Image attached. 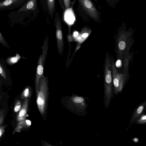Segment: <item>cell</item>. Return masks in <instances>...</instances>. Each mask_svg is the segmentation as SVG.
I'll return each instance as SVG.
<instances>
[{
	"instance_id": "6da1fadb",
	"label": "cell",
	"mask_w": 146,
	"mask_h": 146,
	"mask_svg": "<svg viewBox=\"0 0 146 146\" xmlns=\"http://www.w3.org/2000/svg\"><path fill=\"white\" fill-rule=\"evenodd\" d=\"M134 30L131 27L128 30L125 23L123 22L118 29L115 38V53L116 58L123 60L124 55L129 50L133 43Z\"/></svg>"
},
{
	"instance_id": "7a4b0ae2",
	"label": "cell",
	"mask_w": 146,
	"mask_h": 146,
	"mask_svg": "<svg viewBox=\"0 0 146 146\" xmlns=\"http://www.w3.org/2000/svg\"><path fill=\"white\" fill-rule=\"evenodd\" d=\"M130 55L129 53L125 54L123 59V70L121 72H118L115 65L113 57L111 56L112 73L113 84L115 93L117 94L121 92L123 86L129 77V65Z\"/></svg>"
},
{
	"instance_id": "3957f363",
	"label": "cell",
	"mask_w": 146,
	"mask_h": 146,
	"mask_svg": "<svg viewBox=\"0 0 146 146\" xmlns=\"http://www.w3.org/2000/svg\"><path fill=\"white\" fill-rule=\"evenodd\" d=\"M104 104L106 108L108 107L112 94L113 82L112 73L111 56L108 52L106 53L104 64Z\"/></svg>"
},
{
	"instance_id": "277c9868",
	"label": "cell",
	"mask_w": 146,
	"mask_h": 146,
	"mask_svg": "<svg viewBox=\"0 0 146 146\" xmlns=\"http://www.w3.org/2000/svg\"><path fill=\"white\" fill-rule=\"evenodd\" d=\"M77 0L82 9L90 18L97 23L100 22V13L91 0Z\"/></svg>"
},
{
	"instance_id": "5b68a950",
	"label": "cell",
	"mask_w": 146,
	"mask_h": 146,
	"mask_svg": "<svg viewBox=\"0 0 146 146\" xmlns=\"http://www.w3.org/2000/svg\"><path fill=\"white\" fill-rule=\"evenodd\" d=\"M48 38L46 36L42 46V53L40 55L37 63L36 74V83L37 85L40 77L43 75V70L45 59L48 50Z\"/></svg>"
},
{
	"instance_id": "8992f818",
	"label": "cell",
	"mask_w": 146,
	"mask_h": 146,
	"mask_svg": "<svg viewBox=\"0 0 146 146\" xmlns=\"http://www.w3.org/2000/svg\"><path fill=\"white\" fill-rule=\"evenodd\" d=\"M54 23L56 28V40L59 54L61 55L63 51L64 42L62 35L61 18L58 12L56 13Z\"/></svg>"
},
{
	"instance_id": "52a82bcc",
	"label": "cell",
	"mask_w": 146,
	"mask_h": 146,
	"mask_svg": "<svg viewBox=\"0 0 146 146\" xmlns=\"http://www.w3.org/2000/svg\"><path fill=\"white\" fill-rule=\"evenodd\" d=\"M42 4L43 9L52 19L55 11V0H43Z\"/></svg>"
},
{
	"instance_id": "ba28073f",
	"label": "cell",
	"mask_w": 146,
	"mask_h": 146,
	"mask_svg": "<svg viewBox=\"0 0 146 146\" xmlns=\"http://www.w3.org/2000/svg\"><path fill=\"white\" fill-rule=\"evenodd\" d=\"M37 4V0H29L17 11V12H24L29 11L35 10L36 8Z\"/></svg>"
},
{
	"instance_id": "9c48e42d",
	"label": "cell",
	"mask_w": 146,
	"mask_h": 146,
	"mask_svg": "<svg viewBox=\"0 0 146 146\" xmlns=\"http://www.w3.org/2000/svg\"><path fill=\"white\" fill-rule=\"evenodd\" d=\"M92 29L87 26L84 27L82 29L78 37V45L82 43L87 38L92 32Z\"/></svg>"
},
{
	"instance_id": "30bf717a",
	"label": "cell",
	"mask_w": 146,
	"mask_h": 146,
	"mask_svg": "<svg viewBox=\"0 0 146 146\" xmlns=\"http://www.w3.org/2000/svg\"><path fill=\"white\" fill-rule=\"evenodd\" d=\"M27 100H25L21 108L20 111L17 116V122H19L25 120L27 113Z\"/></svg>"
},
{
	"instance_id": "8fae6325",
	"label": "cell",
	"mask_w": 146,
	"mask_h": 146,
	"mask_svg": "<svg viewBox=\"0 0 146 146\" xmlns=\"http://www.w3.org/2000/svg\"><path fill=\"white\" fill-rule=\"evenodd\" d=\"M145 103L140 105L136 110L133 114L132 119L131 120L130 123L133 122L139 116L142 112L144 106H145Z\"/></svg>"
},
{
	"instance_id": "7c38bea8",
	"label": "cell",
	"mask_w": 146,
	"mask_h": 146,
	"mask_svg": "<svg viewBox=\"0 0 146 146\" xmlns=\"http://www.w3.org/2000/svg\"><path fill=\"white\" fill-rule=\"evenodd\" d=\"M23 0H5L0 3V8H5L15 4L18 3Z\"/></svg>"
},
{
	"instance_id": "4fadbf2b",
	"label": "cell",
	"mask_w": 146,
	"mask_h": 146,
	"mask_svg": "<svg viewBox=\"0 0 146 146\" xmlns=\"http://www.w3.org/2000/svg\"><path fill=\"white\" fill-rule=\"evenodd\" d=\"M27 124L30 125L31 124V121L26 120L25 121L23 120L20 121L17 124L15 129V131L17 132H20L21 129L25 126V124Z\"/></svg>"
},
{
	"instance_id": "5bb4252c",
	"label": "cell",
	"mask_w": 146,
	"mask_h": 146,
	"mask_svg": "<svg viewBox=\"0 0 146 146\" xmlns=\"http://www.w3.org/2000/svg\"><path fill=\"white\" fill-rule=\"evenodd\" d=\"M21 108V103L19 100H17L15 104L14 107V111L15 112L19 111Z\"/></svg>"
},
{
	"instance_id": "9a60e30c",
	"label": "cell",
	"mask_w": 146,
	"mask_h": 146,
	"mask_svg": "<svg viewBox=\"0 0 146 146\" xmlns=\"http://www.w3.org/2000/svg\"><path fill=\"white\" fill-rule=\"evenodd\" d=\"M146 121V116L145 114H143L137 121V123L139 124L144 123Z\"/></svg>"
},
{
	"instance_id": "2e32d148",
	"label": "cell",
	"mask_w": 146,
	"mask_h": 146,
	"mask_svg": "<svg viewBox=\"0 0 146 146\" xmlns=\"http://www.w3.org/2000/svg\"><path fill=\"white\" fill-rule=\"evenodd\" d=\"M5 110L4 109L0 110V127L3 121Z\"/></svg>"
},
{
	"instance_id": "e0dca14e",
	"label": "cell",
	"mask_w": 146,
	"mask_h": 146,
	"mask_svg": "<svg viewBox=\"0 0 146 146\" xmlns=\"http://www.w3.org/2000/svg\"><path fill=\"white\" fill-rule=\"evenodd\" d=\"M64 9H69L71 6V0H62Z\"/></svg>"
},
{
	"instance_id": "ac0fdd59",
	"label": "cell",
	"mask_w": 146,
	"mask_h": 146,
	"mask_svg": "<svg viewBox=\"0 0 146 146\" xmlns=\"http://www.w3.org/2000/svg\"><path fill=\"white\" fill-rule=\"evenodd\" d=\"M29 95V90L28 88H26L23 91L21 96V98L23 99L28 97Z\"/></svg>"
},
{
	"instance_id": "d6986e66",
	"label": "cell",
	"mask_w": 146,
	"mask_h": 146,
	"mask_svg": "<svg viewBox=\"0 0 146 146\" xmlns=\"http://www.w3.org/2000/svg\"><path fill=\"white\" fill-rule=\"evenodd\" d=\"M0 74L5 80H6V76L5 72L0 63Z\"/></svg>"
},
{
	"instance_id": "ffe728a7",
	"label": "cell",
	"mask_w": 146,
	"mask_h": 146,
	"mask_svg": "<svg viewBox=\"0 0 146 146\" xmlns=\"http://www.w3.org/2000/svg\"><path fill=\"white\" fill-rule=\"evenodd\" d=\"M73 101L75 103H81L84 101V99L81 97H76L74 98Z\"/></svg>"
},
{
	"instance_id": "44dd1931",
	"label": "cell",
	"mask_w": 146,
	"mask_h": 146,
	"mask_svg": "<svg viewBox=\"0 0 146 146\" xmlns=\"http://www.w3.org/2000/svg\"><path fill=\"white\" fill-rule=\"evenodd\" d=\"M0 42L4 46H7V44L3 38L2 35L0 33Z\"/></svg>"
},
{
	"instance_id": "7402d4cb",
	"label": "cell",
	"mask_w": 146,
	"mask_h": 146,
	"mask_svg": "<svg viewBox=\"0 0 146 146\" xmlns=\"http://www.w3.org/2000/svg\"><path fill=\"white\" fill-rule=\"evenodd\" d=\"M108 4L111 7L114 8L116 7V5L112 0H105Z\"/></svg>"
},
{
	"instance_id": "603a6c76",
	"label": "cell",
	"mask_w": 146,
	"mask_h": 146,
	"mask_svg": "<svg viewBox=\"0 0 146 146\" xmlns=\"http://www.w3.org/2000/svg\"><path fill=\"white\" fill-rule=\"evenodd\" d=\"M5 128L6 126L5 125H2L0 127V138L4 133Z\"/></svg>"
},
{
	"instance_id": "cb8c5ba5",
	"label": "cell",
	"mask_w": 146,
	"mask_h": 146,
	"mask_svg": "<svg viewBox=\"0 0 146 146\" xmlns=\"http://www.w3.org/2000/svg\"><path fill=\"white\" fill-rule=\"evenodd\" d=\"M79 35V34L78 32L75 31L74 32L73 34V37H74V38L75 40H77V39H76V37H77L78 36V37Z\"/></svg>"
},
{
	"instance_id": "d4e9b609",
	"label": "cell",
	"mask_w": 146,
	"mask_h": 146,
	"mask_svg": "<svg viewBox=\"0 0 146 146\" xmlns=\"http://www.w3.org/2000/svg\"><path fill=\"white\" fill-rule=\"evenodd\" d=\"M37 103L39 104L42 105L44 104L43 100L40 98H38L37 100Z\"/></svg>"
},
{
	"instance_id": "484cf974",
	"label": "cell",
	"mask_w": 146,
	"mask_h": 146,
	"mask_svg": "<svg viewBox=\"0 0 146 146\" xmlns=\"http://www.w3.org/2000/svg\"><path fill=\"white\" fill-rule=\"evenodd\" d=\"M68 40L70 42H71L72 40V36L71 35H70L68 36Z\"/></svg>"
},
{
	"instance_id": "4316f807",
	"label": "cell",
	"mask_w": 146,
	"mask_h": 146,
	"mask_svg": "<svg viewBox=\"0 0 146 146\" xmlns=\"http://www.w3.org/2000/svg\"><path fill=\"white\" fill-rule=\"evenodd\" d=\"M115 5H116L117 3H119V0H112Z\"/></svg>"
},
{
	"instance_id": "83f0119b",
	"label": "cell",
	"mask_w": 146,
	"mask_h": 146,
	"mask_svg": "<svg viewBox=\"0 0 146 146\" xmlns=\"http://www.w3.org/2000/svg\"><path fill=\"white\" fill-rule=\"evenodd\" d=\"M12 61L13 62H16V61L17 60V58H16V57H14V58H12Z\"/></svg>"
},
{
	"instance_id": "f1b7e54d",
	"label": "cell",
	"mask_w": 146,
	"mask_h": 146,
	"mask_svg": "<svg viewBox=\"0 0 146 146\" xmlns=\"http://www.w3.org/2000/svg\"><path fill=\"white\" fill-rule=\"evenodd\" d=\"M1 97L0 96V99L1 98Z\"/></svg>"
}]
</instances>
